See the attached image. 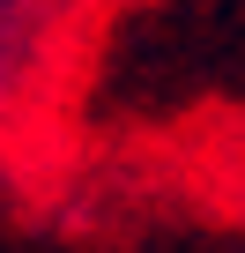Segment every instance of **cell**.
I'll return each mask as SVG.
<instances>
[{"instance_id": "6da1fadb", "label": "cell", "mask_w": 245, "mask_h": 253, "mask_svg": "<svg viewBox=\"0 0 245 253\" xmlns=\"http://www.w3.org/2000/svg\"><path fill=\"white\" fill-rule=\"evenodd\" d=\"M0 112H8V52H0Z\"/></svg>"}]
</instances>
